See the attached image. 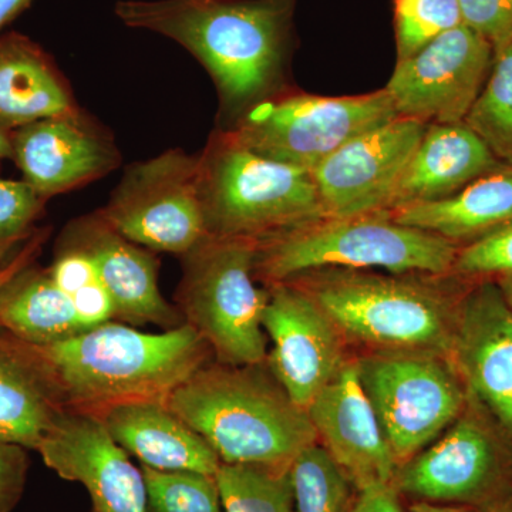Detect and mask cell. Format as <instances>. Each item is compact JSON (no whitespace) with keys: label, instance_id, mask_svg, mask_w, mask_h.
I'll list each match as a JSON object with an SVG mask.
<instances>
[{"label":"cell","instance_id":"6da1fadb","mask_svg":"<svg viewBox=\"0 0 512 512\" xmlns=\"http://www.w3.org/2000/svg\"><path fill=\"white\" fill-rule=\"evenodd\" d=\"M293 6L295 0H120L114 13L127 28L188 50L210 73L232 124L281 92Z\"/></svg>","mask_w":512,"mask_h":512},{"label":"cell","instance_id":"7a4b0ae2","mask_svg":"<svg viewBox=\"0 0 512 512\" xmlns=\"http://www.w3.org/2000/svg\"><path fill=\"white\" fill-rule=\"evenodd\" d=\"M69 412L103 416L120 404L167 403L214 353L190 325L160 333L107 322L37 348Z\"/></svg>","mask_w":512,"mask_h":512},{"label":"cell","instance_id":"3957f363","mask_svg":"<svg viewBox=\"0 0 512 512\" xmlns=\"http://www.w3.org/2000/svg\"><path fill=\"white\" fill-rule=\"evenodd\" d=\"M308 293L343 338L367 352L450 355L458 306L476 281L456 275L319 269L288 279Z\"/></svg>","mask_w":512,"mask_h":512},{"label":"cell","instance_id":"277c9868","mask_svg":"<svg viewBox=\"0 0 512 512\" xmlns=\"http://www.w3.org/2000/svg\"><path fill=\"white\" fill-rule=\"evenodd\" d=\"M167 406L224 464L288 470L318 443L308 413L293 403L268 360L247 366L214 360L178 387Z\"/></svg>","mask_w":512,"mask_h":512},{"label":"cell","instance_id":"5b68a950","mask_svg":"<svg viewBox=\"0 0 512 512\" xmlns=\"http://www.w3.org/2000/svg\"><path fill=\"white\" fill-rule=\"evenodd\" d=\"M460 245L394 221L390 211L323 217L256 239L255 278L265 286L319 269L450 275Z\"/></svg>","mask_w":512,"mask_h":512},{"label":"cell","instance_id":"8992f818","mask_svg":"<svg viewBox=\"0 0 512 512\" xmlns=\"http://www.w3.org/2000/svg\"><path fill=\"white\" fill-rule=\"evenodd\" d=\"M208 237L259 239L328 217L311 171L259 156L220 130L198 154Z\"/></svg>","mask_w":512,"mask_h":512},{"label":"cell","instance_id":"52a82bcc","mask_svg":"<svg viewBox=\"0 0 512 512\" xmlns=\"http://www.w3.org/2000/svg\"><path fill=\"white\" fill-rule=\"evenodd\" d=\"M255 247V239L207 237L181 256L178 311L224 365L268 360L262 315L269 293L256 286Z\"/></svg>","mask_w":512,"mask_h":512},{"label":"cell","instance_id":"ba28073f","mask_svg":"<svg viewBox=\"0 0 512 512\" xmlns=\"http://www.w3.org/2000/svg\"><path fill=\"white\" fill-rule=\"evenodd\" d=\"M396 117L386 89L342 97L281 90L249 107L224 131L259 156L312 173L343 144Z\"/></svg>","mask_w":512,"mask_h":512},{"label":"cell","instance_id":"9c48e42d","mask_svg":"<svg viewBox=\"0 0 512 512\" xmlns=\"http://www.w3.org/2000/svg\"><path fill=\"white\" fill-rule=\"evenodd\" d=\"M393 485L414 501L484 511L512 491V440L468 392L460 416L397 468Z\"/></svg>","mask_w":512,"mask_h":512},{"label":"cell","instance_id":"30bf717a","mask_svg":"<svg viewBox=\"0 0 512 512\" xmlns=\"http://www.w3.org/2000/svg\"><path fill=\"white\" fill-rule=\"evenodd\" d=\"M356 360L360 382L399 466L439 439L466 406V384L447 356L379 350Z\"/></svg>","mask_w":512,"mask_h":512},{"label":"cell","instance_id":"8fae6325","mask_svg":"<svg viewBox=\"0 0 512 512\" xmlns=\"http://www.w3.org/2000/svg\"><path fill=\"white\" fill-rule=\"evenodd\" d=\"M97 214L121 237L183 256L208 237L198 185V154L181 148L128 165Z\"/></svg>","mask_w":512,"mask_h":512},{"label":"cell","instance_id":"7c38bea8","mask_svg":"<svg viewBox=\"0 0 512 512\" xmlns=\"http://www.w3.org/2000/svg\"><path fill=\"white\" fill-rule=\"evenodd\" d=\"M494 60L490 43L463 23L416 55L397 60L386 90L399 117L426 124H463Z\"/></svg>","mask_w":512,"mask_h":512},{"label":"cell","instance_id":"4fadbf2b","mask_svg":"<svg viewBox=\"0 0 512 512\" xmlns=\"http://www.w3.org/2000/svg\"><path fill=\"white\" fill-rule=\"evenodd\" d=\"M427 124L396 117L343 144L312 171L328 217L392 210L394 192Z\"/></svg>","mask_w":512,"mask_h":512},{"label":"cell","instance_id":"5bb4252c","mask_svg":"<svg viewBox=\"0 0 512 512\" xmlns=\"http://www.w3.org/2000/svg\"><path fill=\"white\" fill-rule=\"evenodd\" d=\"M266 288L262 326L272 342L268 363L293 403L306 412L349 359L346 340L318 303L293 282Z\"/></svg>","mask_w":512,"mask_h":512},{"label":"cell","instance_id":"9a60e30c","mask_svg":"<svg viewBox=\"0 0 512 512\" xmlns=\"http://www.w3.org/2000/svg\"><path fill=\"white\" fill-rule=\"evenodd\" d=\"M37 453L57 476L86 488L92 512H148L143 470L134 466L99 417L67 410Z\"/></svg>","mask_w":512,"mask_h":512},{"label":"cell","instance_id":"2e32d148","mask_svg":"<svg viewBox=\"0 0 512 512\" xmlns=\"http://www.w3.org/2000/svg\"><path fill=\"white\" fill-rule=\"evenodd\" d=\"M448 359L512 440V309L494 279L464 293Z\"/></svg>","mask_w":512,"mask_h":512},{"label":"cell","instance_id":"e0dca14e","mask_svg":"<svg viewBox=\"0 0 512 512\" xmlns=\"http://www.w3.org/2000/svg\"><path fill=\"white\" fill-rule=\"evenodd\" d=\"M12 146L23 180L46 200L93 183L121 163L113 136L82 110L16 128Z\"/></svg>","mask_w":512,"mask_h":512},{"label":"cell","instance_id":"ac0fdd59","mask_svg":"<svg viewBox=\"0 0 512 512\" xmlns=\"http://www.w3.org/2000/svg\"><path fill=\"white\" fill-rule=\"evenodd\" d=\"M318 443L342 468L357 491L393 483L396 458L360 382L356 357H349L308 409Z\"/></svg>","mask_w":512,"mask_h":512},{"label":"cell","instance_id":"d6986e66","mask_svg":"<svg viewBox=\"0 0 512 512\" xmlns=\"http://www.w3.org/2000/svg\"><path fill=\"white\" fill-rule=\"evenodd\" d=\"M59 242L92 258L113 299L116 319L163 330L184 325L177 306L165 301L160 291V262L154 252L121 237L97 212L70 222Z\"/></svg>","mask_w":512,"mask_h":512},{"label":"cell","instance_id":"ffe728a7","mask_svg":"<svg viewBox=\"0 0 512 512\" xmlns=\"http://www.w3.org/2000/svg\"><path fill=\"white\" fill-rule=\"evenodd\" d=\"M504 167L510 165L498 160L466 124H427L394 192L392 210L451 197Z\"/></svg>","mask_w":512,"mask_h":512},{"label":"cell","instance_id":"44dd1931","mask_svg":"<svg viewBox=\"0 0 512 512\" xmlns=\"http://www.w3.org/2000/svg\"><path fill=\"white\" fill-rule=\"evenodd\" d=\"M110 436L141 467L214 476L221 460L197 431L167 403L140 402L111 407L100 417Z\"/></svg>","mask_w":512,"mask_h":512},{"label":"cell","instance_id":"7402d4cb","mask_svg":"<svg viewBox=\"0 0 512 512\" xmlns=\"http://www.w3.org/2000/svg\"><path fill=\"white\" fill-rule=\"evenodd\" d=\"M64 412L35 346L0 330V443L37 451Z\"/></svg>","mask_w":512,"mask_h":512},{"label":"cell","instance_id":"603a6c76","mask_svg":"<svg viewBox=\"0 0 512 512\" xmlns=\"http://www.w3.org/2000/svg\"><path fill=\"white\" fill-rule=\"evenodd\" d=\"M79 110L69 82L42 47L19 33L0 36V126L13 131Z\"/></svg>","mask_w":512,"mask_h":512},{"label":"cell","instance_id":"cb8c5ba5","mask_svg":"<svg viewBox=\"0 0 512 512\" xmlns=\"http://www.w3.org/2000/svg\"><path fill=\"white\" fill-rule=\"evenodd\" d=\"M390 215L464 247L512 220V167L484 175L451 197L404 205Z\"/></svg>","mask_w":512,"mask_h":512},{"label":"cell","instance_id":"d4e9b609","mask_svg":"<svg viewBox=\"0 0 512 512\" xmlns=\"http://www.w3.org/2000/svg\"><path fill=\"white\" fill-rule=\"evenodd\" d=\"M0 330L28 345H55L86 332L73 302L47 269L28 264L0 288Z\"/></svg>","mask_w":512,"mask_h":512},{"label":"cell","instance_id":"484cf974","mask_svg":"<svg viewBox=\"0 0 512 512\" xmlns=\"http://www.w3.org/2000/svg\"><path fill=\"white\" fill-rule=\"evenodd\" d=\"M296 512H350L357 490L319 443L306 447L289 466Z\"/></svg>","mask_w":512,"mask_h":512},{"label":"cell","instance_id":"4316f807","mask_svg":"<svg viewBox=\"0 0 512 512\" xmlns=\"http://www.w3.org/2000/svg\"><path fill=\"white\" fill-rule=\"evenodd\" d=\"M215 480L224 512H296L289 468L221 463Z\"/></svg>","mask_w":512,"mask_h":512},{"label":"cell","instance_id":"83f0119b","mask_svg":"<svg viewBox=\"0 0 512 512\" xmlns=\"http://www.w3.org/2000/svg\"><path fill=\"white\" fill-rule=\"evenodd\" d=\"M464 124L498 160L512 167V42L495 57L490 76Z\"/></svg>","mask_w":512,"mask_h":512},{"label":"cell","instance_id":"f1b7e54d","mask_svg":"<svg viewBox=\"0 0 512 512\" xmlns=\"http://www.w3.org/2000/svg\"><path fill=\"white\" fill-rule=\"evenodd\" d=\"M463 23L460 0H394L397 60L416 55Z\"/></svg>","mask_w":512,"mask_h":512},{"label":"cell","instance_id":"f546056e","mask_svg":"<svg viewBox=\"0 0 512 512\" xmlns=\"http://www.w3.org/2000/svg\"><path fill=\"white\" fill-rule=\"evenodd\" d=\"M141 470L146 478L148 512H224L214 476L147 467Z\"/></svg>","mask_w":512,"mask_h":512},{"label":"cell","instance_id":"4dcf8cb0","mask_svg":"<svg viewBox=\"0 0 512 512\" xmlns=\"http://www.w3.org/2000/svg\"><path fill=\"white\" fill-rule=\"evenodd\" d=\"M46 202L25 180L0 178V265L12 261L35 237L33 229Z\"/></svg>","mask_w":512,"mask_h":512},{"label":"cell","instance_id":"1f68e13d","mask_svg":"<svg viewBox=\"0 0 512 512\" xmlns=\"http://www.w3.org/2000/svg\"><path fill=\"white\" fill-rule=\"evenodd\" d=\"M512 274V220L458 249L451 275L468 281Z\"/></svg>","mask_w":512,"mask_h":512},{"label":"cell","instance_id":"d6a6232c","mask_svg":"<svg viewBox=\"0 0 512 512\" xmlns=\"http://www.w3.org/2000/svg\"><path fill=\"white\" fill-rule=\"evenodd\" d=\"M463 20L490 43L494 57L512 42V0H460Z\"/></svg>","mask_w":512,"mask_h":512},{"label":"cell","instance_id":"836d02e7","mask_svg":"<svg viewBox=\"0 0 512 512\" xmlns=\"http://www.w3.org/2000/svg\"><path fill=\"white\" fill-rule=\"evenodd\" d=\"M28 471V450L0 443V512L15 510L25 491Z\"/></svg>","mask_w":512,"mask_h":512},{"label":"cell","instance_id":"e575fe53","mask_svg":"<svg viewBox=\"0 0 512 512\" xmlns=\"http://www.w3.org/2000/svg\"><path fill=\"white\" fill-rule=\"evenodd\" d=\"M350 512H407L402 503V494L393 483L375 484L357 491Z\"/></svg>","mask_w":512,"mask_h":512},{"label":"cell","instance_id":"d590c367","mask_svg":"<svg viewBox=\"0 0 512 512\" xmlns=\"http://www.w3.org/2000/svg\"><path fill=\"white\" fill-rule=\"evenodd\" d=\"M43 239H45L43 235H35L12 261L8 262V264L0 265V288L16 271H19L23 266L32 264L37 252H39Z\"/></svg>","mask_w":512,"mask_h":512},{"label":"cell","instance_id":"8d00e7d4","mask_svg":"<svg viewBox=\"0 0 512 512\" xmlns=\"http://www.w3.org/2000/svg\"><path fill=\"white\" fill-rule=\"evenodd\" d=\"M32 2L33 0H0V32L13 19L18 18L23 10L28 9Z\"/></svg>","mask_w":512,"mask_h":512},{"label":"cell","instance_id":"74e56055","mask_svg":"<svg viewBox=\"0 0 512 512\" xmlns=\"http://www.w3.org/2000/svg\"><path fill=\"white\" fill-rule=\"evenodd\" d=\"M407 512H478L458 505L434 504L427 501H414Z\"/></svg>","mask_w":512,"mask_h":512},{"label":"cell","instance_id":"f35d334b","mask_svg":"<svg viewBox=\"0 0 512 512\" xmlns=\"http://www.w3.org/2000/svg\"><path fill=\"white\" fill-rule=\"evenodd\" d=\"M12 131L0 126V160H12Z\"/></svg>","mask_w":512,"mask_h":512},{"label":"cell","instance_id":"ab89813d","mask_svg":"<svg viewBox=\"0 0 512 512\" xmlns=\"http://www.w3.org/2000/svg\"><path fill=\"white\" fill-rule=\"evenodd\" d=\"M495 284L500 288L503 293V298L508 306L512 309V274L500 276V278L494 279Z\"/></svg>","mask_w":512,"mask_h":512},{"label":"cell","instance_id":"60d3db41","mask_svg":"<svg viewBox=\"0 0 512 512\" xmlns=\"http://www.w3.org/2000/svg\"><path fill=\"white\" fill-rule=\"evenodd\" d=\"M481 512H512V491L510 494L505 495L504 498L498 500L497 503L490 505Z\"/></svg>","mask_w":512,"mask_h":512}]
</instances>
